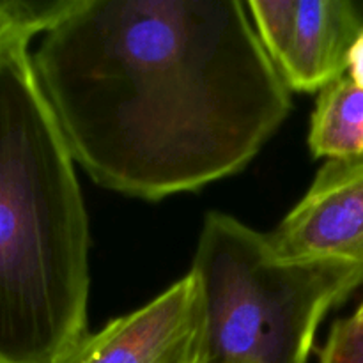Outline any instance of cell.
Masks as SVG:
<instances>
[{
  "mask_svg": "<svg viewBox=\"0 0 363 363\" xmlns=\"http://www.w3.org/2000/svg\"><path fill=\"white\" fill-rule=\"evenodd\" d=\"M32 66L74 163L145 201L241 172L293 106L238 0H74Z\"/></svg>",
  "mask_w": 363,
  "mask_h": 363,
  "instance_id": "6da1fadb",
  "label": "cell"
},
{
  "mask_svg": "<svg viewBox=\"0 0 363 363\" xmlns=\"http://www.w3.org/2000/svg\"><path fill=\"white\" fill-rule=\"evenodd\" d=\"M28 43L0 55V363H57L87 335L84 195Z\"/></svg>",
  "mask_w": 363,
  "mask_h": 363,
  "instance_id": "7a4b0ae2",
  "label": "cell"
},
{
  "mask_svg": "<svg viewBox=\"0 0 363 363\" xmlns=\"http://www.w3.org/2000/svg\"><path fill=\"white\" fill-rule=\"evenodd\" d=\"M191 275L204 314L201 363H307L330 308L363 286L344 262H289L268 234L208 213Z\"/></svg>",
  "mask_w": 363,
  "mask_h": 363,
  "instance_id": "3957f363",
  "label": "cell"
},
{
  "mask_svg": "<svg viewBox=\"0 0 363 363\" xmlns=\"http://www.w3.org/2000/svg\"><path fill=\"white\" fill-rule=\"evenodd\" d=\"M247 9L289 91L321 92L347 73V53L363 34L357 0H250Z\"/></svg>",
  "mask_w": 363,
  "mask_h": 363,
  "instance_id": "277c9868",
  "label": "cell"
},
{
  "mask_svg": "<svg viewBox=\"0 0 363 363\" xmlns=\"http://www.w3.org/2000/svg\"><path fill=\"white\" fill-rule=\"evenodd\" d=\"M204 314L191 273L144 307L87 333L57 363H201Z\"/></svg>",
  "mask_w": 363,
  "mask_h": 363,
  "instance_id": "5b68a950",
  "label": "cell"
},
{
  "mask_svg": "<svg viewBox=\"0 0 363 363\" xmlns=\"http://www.w3.org/2000/svg\"><path fill=\"white\" fill-rule=\"evenodd\" d=\"M268 241L282 261L344 262L363 272V156L328 160Z\"/></svg>",
  "mask_w": 363,
  "mask_h": 363,
  "instance_id": "8992f818",
  "label": "cell"
},
{
  "mask_svg": "<svg viewBox=\"0 0 363 363\" xmlns=\"http://www.w3.org/2000/svg\"><path fill=\"white\" fill-rule=\"evenodd\" d=\"M308 147L314 158L363 156V91L346 74L319 92L311 117Z\"/></svg>",
  "mask_w": 363,
  "mask_h": 363,
  "instance_id": "52a82bcc",
  "label": "cell"
},
{
  "mask_svg": "<svg viewBox=\"0 0 363 363\" xmlns=\"http://www.w3.org/2000/svg\"><path fill=\"white\" fill-rule=\"evenodd\" d=\"M319 363H363V333L353 318L333 323Z\"/></svg>",
  "mask_w": 363,
  "mask_h": 363,
  "instance_id": "ba28073f",
  "label": "cell"
},
{
  "mask_svg": "<svg viewBox=\"0 0 363 363\" xmlns=\"http://www.w3.org/2000/svg\"><path fill=\"white\" fill-rule=\"evenodd\" d=\"M18 39H32V35H28L16 23V20L11 16L9 11L4 6V0H0V55L4 53V50L9 48Z\"/></svg>",
  "mask_w": 363,
  "mask_h": 363,
  "instance_id": "9c48e42d",
  "label": "cell"
},
{
  "mask_svg": "<svg viewBox=\"0 0 363 363\" xmlns=\"http://www.w3.org/2000/svg\"><path fill=\"white\" fill-rule=\"evenodd\" d=\"M347 78L363 91V34L347 53Z\"/></svg>",
  "mask_w": 363,
  "mask_h": 363,
  "instance_id": "30bf717a",
  "label": "cell"
},
{
  "mask_svg": "<svg viewBox=\"0 0 363 363\" xmlns=\"http://www.w3.org/2000/svg\"><path fill=\"white\" fill-rule=\"evenodd\" d=\"M353 319H354V323H357L358 328H360V332L363 333V303L360 305V307H358L357 314L353 315Z\"/></svg>",
  "mask_w": 363,
  "mask_h": 363,
  "instance_id": "8fae6325",
  "label": "cell"
},
{
  "mask_svg": "<svg viewBox=\"0 0 363 363\" xmlns=\"http://www.w3.org/2000/svg\"><path fill=\"white\" fill-rule=\"evenodd\" d=\"M357 6H358V9H360V13L363 16V0H357Z\"/></svg>",
  "mask_w": 363,
  "mask_h": 363,
  "instance_id": "7c38bea8",
  "label": "cell"
}]
</instances>
